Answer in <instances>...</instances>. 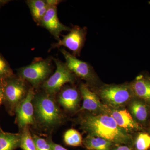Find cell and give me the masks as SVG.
<instances>
[{
	"mask_svg": "<svg viewBox=\"0 0 150 150\" xmlns=\"http://www.w3.org/2000/svg\"><path fill=\"white\" fill-rule=\"evenodd\" d=\"M149 4H150V1L149 2Z\"/></svg>",
	"mask_w": 150,
	"mask_h": 150,
	"instance_id": "cell-31",
	"label": "cell"
},
{
	"mask_svg": "<svg viewBox=\"0 0 150 150\" xmlns=\"http://www.w3.org/2000/svg\"><path fill=\"white\" fill-rule=\"evenodd\" d=\"M83 103L78 111H87L93 114H107L109 107L100 102L99 97L95 93L91 91L86 85L82 84L79 89Z\"/></svg>",
	"mask_w": 150,
	"mask_h": 150,
	"instance_id": "cell-11",
	"label": "cell"
},
{
	"mask_svg": "<svg viewBox=\"0 0 150 150\" xmlns=\"http://www.w3.org/2000/svg\"><path fill=\"white\" fill-rule=\"evenodd\" d=\"M4 101V91H3L2 81H0V107Z\"/></svg>",
	"mask_w": 150,
	"mask_h": 150,
	"instance_id": "cell-27",
	"label": "cell"
},
{
	"mask_svg": "<svg viewBox=\"0 0 150 150\" xmlns=\"http://www.w3.org/2000/svg\"><path fill=\"white\" fill-rule=\"evenodd\" d=\"M20 148L23 150H37L35 142L28 126L22 129Z\"/></svg>",
	"mask_w": 150,
	"mask_h": 150,
	"instance_id": "cell-20",
	"label": "cell"
},
{
	"mask_svg": "<svg viewBox=\"0 0 150 150\" xmlns=\"http://www.w3.org/2000/svg\"><path fill=\"white\" fill-rule=\"evenodd\" d=\"M83 144L88 150H112L115 145L100 137L89 134L84 139Z\"/></svg>",
	"mask_w": 150,
	"mask_h": 150,
	"instance_id": "cell-16",
	"label": "cell"
},
{
	"mask_svg": "<svg viewBox=\"0 0 150 150\" xmlns=\"http://www.w3.org/2000/svg\"><path fill=\"white\" fill-rule=\"evenodd\" d=\"M38 25L47 29L58 41L61 40L60 36L62 32L70 31L71 30L59 21L56 6H49Z\"/></svg>",
	"mask_w": 150,
	"mask_h": 150,
	"instance_id": "cell-10",
	"label": "cell"
},
{
	"mask_svg": "<svg viewBox=\"0 0 150 150\" xmlns=\"http://www.w3.org/2000/svg\"><path fill=\"white\" fill-rule=\"evenodd\" d=\"M46 1L48 6H57L62 1H59V0H46Z\"/></svg>",
	"mask_w": 150,
	"mask_h": 150,
	"instance_id": "cell-26",
	"label": "cell"
},
{
	"mask_svg": "<svg viewBox=\"0 0 150 150\" xmlns=\"http://www.w3.org/2000/svg\"><path fill=\"white\" fill-rule=\"evenodd\" d=\"M60 51L64 57L67 67L74 74L89 83L95 82L96 76L91 65L77 59L64 49H61Z\"/></svg>",
	"mask_w": 150,
	"mask_h": 150,
	"instance_id": "cell-8",
	"label": "cell"
},
{
	"mask_svg": "<svg viewBox=\"0 0 150 150\" xmlns=\"http://www.w3.org/2000/svg\"><path fill=\"white\" fill-rule=\"evenodd\" d=\"M35 93L33 88H30L28 93L15 110L16 115V122L20 129H24L35 123L33 99Z\"/></svg>",
	"mask_w": 150,
	"mask_h": 150,
	"instance_id": "cell-9",
	"label": "cell"
},
{
	"mask_svg": "<svg viewBox=\"0 0 150 150\" xmlns=\"http://www.w3.org/2000/svg\"><path fill=\"white\" fill-rule=\"evenodd\" d=\"M149 150H150V149Z\"/></svg>",
	"mask_w": 150,
	"mask_h": 150,
	"instance_id": "cell-32",
	"label": "cell"
},
{
	"mask_svg": "<svg viewBox=\"0 0 150 150\" xmlns=\"http://www.w3.org/2000/svg\"><path fill=\"white\" fill-rule=\"evenodd\" d=\"M9 1H7V0H0V8L5 5Z\"/></svg>",
	"mask_w": 150,
	"mask_h": 150,
	"instance_id": "cell-28",
	"label": "cell"
},
{
	"mask_svg": "<svg viewBox=\"0 0 150 150\" xmlns=\"http://www.w3.org/2000/svg\"><path fill=\"white\" fill-rule=\"evenodd\" d=\"M107 114L112 117L119 127L129 133L143 130V127L135 121L129 110L123 108H113L109 107Z\"/></svg>",
	"mask_w": 150,
	"mask_h": 150,
	"instance_id": "cell-12",
	"label": "cell"
},
{
	"mask_svg": "<svg viewBox=\"0 0 150 150\" xmlns=\"http://www.w3.org/2000/svg\"><path fill=\"white\" fill-rule=\"evenodd\" d=\"M129 84L135 97L150 106V76L139 75Z\"/></svg>",
	"mask_w": 150,
	"mask_h": 150,
	"instance_id": "cell-15",
	"label": "cell"
},
{
	"mask_svg": "<svg viewBox=\"0 0 150 150\" xmlns=\"http://www.w3.org/2000/svg\"><path fill=\"white\" fill-rule=\"evenodd\" d=\"M26 3L33 19L38 25L49 7L46 0H28Z\"/></svg>",
	"mask_w": 150,
	"mask_h": 150,
	"instance_id": "cell-18",
	"label": "cell"
},
{
	"mask_svg": "<svg viewBox=\"0 0 150 150\" xmlns=\"http://www.w3.org/2000/svg\"><path fill=\"white\" fill-rule=\"evenodd\" d=\"M52 60L53 58L39 59L28 66L19 68L17 69L18 76L36 88L42 85L52 72Z\"/></svg>",
	"mask_w": 150,
	"mask_h": 150,
	"instance_id": "cell-5",
	"label": "cell"
},
{
	"mask_svg": "<svg viewBox=\"0 0 150 150\" xmlns=\"http://www.w3.org/2000/svg\"><path fill=\"white\" fill-rule=\"evenodd\" d=\"M87 29L86 27L74 26L68 34L63 35L62 39L53 44L51 49L64 46L71 50L74 56H79L85 42Z\"/></svg>",
	"mask_w": 150,
	"mask_h": 150,
	"instance_id": "cell-7",
	"label": "cell"
},
{
	"mask_svg": "<svg viewBox=\"0 0 150 150\" xmlns=\"http://www.w3.org/2000/svg\"><path fill=\"white\" fill-rule=\"evenodd\" d=\"M81 96L80 90L75 87H65L59 92L58 101L66 110L74 111L79 107Z\"/></svg>",
	"mask_w": 150,
	"mask_h": 150,
	"instance_id": "cell-14",
	"label": "cell"
},
{
	"mask_svg": "<svg viewBox=\"0 0 150 150\" xmlns=\"http://www.w3.org/2000/svg\"><path fill=\"white\" fill-rule=\"evenodd\" d=\"M50 142L53 150H68L66 148L62 146L61 145L55 144L52 141H50Z\"/></svg>",
	"mask_w": 150,
	"mask_h": 150,
	"instance_id": "cell-25",
	"label": "cell"
},
{
	"mask_svg": "<svg viewBox=\"0 0 150 150\" xmlns=\"http://www.w3.org/2000/svg\"><path fill=\"white\" fill-rule=\"evenodd\" d=\"M64 139L66 145L71 146H81L83 142L80 133L74 129H69L65 132Z\"/></svg>",
	"mask_w": 150,
	"mask_h": 150,
	"instance_id": "cell-19",
	"label": "cell"
},
{
	"mask_svg": "<svg viewBox=\"0 0 150 150\" xmlns=\"http://www.w3.org/2000/svg\"><path fill=\"white\" fill-rule=\"evenodd\" d=\"M2 130L1 129V127H0V131H1Z\"/></svg>",
	"mask_w": 150,
	"mask_h": 150,
	"instance_id": "cell-30",
	"label": "cell"
},
{
	"mask_svg": "<svg viewBox=\"0 0 150 150\" xmlns=\"http://www.w3.org/2000/svg\"><path fill=\"white\" fill-rule=\"evenodd\" d=\"M80 122L82 129L89 135L100 137L115 145H133L130 133L119 127L108 114H87L81 117Z\"/></svg>",
	"mask_w": 150,
	"mask_h": 150,
	"instance_id": "cell-1",
	"label": "cell"
},
{
	"mask_svg": "<svg viewBox=\"0 0 150 150\" xmlns=\"http://www.w3.org/2000/svg\"><path fill=\"white\" fill-rule=\"evenodd\" d=\"M149 133L150 134V123L149 124Z\"/></svg>",
	"mask_w": 150,
	"mask_h": 150,
	"instance_id": "cell-29",
	"label": "cell"
},
{
	"mask_svg": "<svg viewBox=\"0 0 150 150\" xmlns=\"http://www.w3.org/2000/svg\"><path fill=\"white\" fill-rule=\"evenodd\" d=\"M98 95L105 105L113 108H123L135 98L129 84L103 86Z\"/></svg>",
	"mask_w": 150,
	"mask_h": 150,
	"instance_id": "cell-4",
	"label": "cell"
},
{
	"mask_svg": "<svg viewBox=\"0 0 150 150\" xmlns=\"http://www.w3.org/2000/svg\"><path fill=\"white\" fill-rule=\"evenodd\" d=\"M112 150H135L132 146L129 145H117Z\"/></svg>",
	"mask_w": 150,
	"mask_h": 150,
	"instance_id": "cell-24",
	"label": "cell"
},
{
	"mask_svg": "<svg viewBox=\"0 0 150 150\" xmlns=\"http://www.w3.org/2000/svg\"><path fill=\"white\" fill-rule=\"evenodd\" d=\"M2 85L3 103L10 115H14L17 106L25 98L30 88L25 81L15 75L3 81Z\"/></svg>",
	"mask_w": 150,
	"mask_h": 150,
	"instance_id": "cell-3",
	"label": "cell"
},
{
	"mask_svg": "<svg viewBox=\"0 0 150 150\" xmlns=\"http://www.w3.org/2000/svg\"><path fill=\"white\" fill-rule=\"evenodd\" d=\"M129 111L133 118L142 127L150 123V106L142 100L134 98L129 104Z\"/></svg>",
	"mask_w": 150,
	"mask_h": 150,
	"instance_id": "cell-13",
	"label": "cell"
},
{
	"mask_svg": "<svg viewBox=\"0 0 150 150\" xmlns=\"http://www.w3.org/2000/svg\"><path fill=\"white\" fill-rule=\"evenodd\" d=\"M33 104L35 121L42 128L53 129L62 123L63 113L54 96L44 91L35 93Z\"/></svg>",
	"mask_w": 150,
	"mask_h": 150,
	"instance_id": "cell-2",
	"label": "cell"
},
{
	"mask_svg": "<svg viewBox=\"0 0 150 150\" xmlns=\"http://www.w3.org/2000/svg\"><path fill=\"white\" fill-rule=\"evenodd\" d=\"M21 134L0 131V150H15L20 147Z\"/></svg>",
	"mask_w": 150,
	"mask_h": 150,
	"instance_id": "cell-17",
	"label": "cell"
},
{
	"mask_svg": "<svg viewBox=\"0 0 150 150\" xmlns=\"http://www.w3.org/2000/svg\"><path fill=\"white\" fill-rule=\"evenodd\" d=\"M8 62L0 53V81H3L14 76Z\"/></svg>",
	"mask_w": 150,
	"mask_h": 150,
	"instance_id": "cell-22",
	"label": "cell"
},
{
	"mask_svg": "<svg viewBox=\"0 0 150 150\" xmlns=\"http://www.w3.org/2000/svg\"><path fill=\"white\" fill-rule=\"evenodd\" d=\"M53 60L56 65V71L42 84V88L46 93L54 97L65 84L74 83L76 78L65 63L56 58Z\"/></svg>",
	"mask_w": 150,
	"mask_h": 150,
	"instance_id": "cell-6",
	"label": "cell"
},
{
	"mask_svg": "<svg viewBox=\"0 0 150 150\" xmlns=\"http://www.w3.org/2000/svg\"><path fill=\"white\" fill-rule=\"evenodd\" d=\"M133 146L135 150L150 149V134L144 132L139 133L133 142Z\"/></svg>",
	"mask_w": 150,
	"mask_h": 150,
	"instance_id": "cell-21",
	"label": "cell"
},
{
	"mask_svg": "<svg viewBox=\"0 0 150 150\" xmlns=\"http://www.w3.org/2000/svg\"><path fill=\"white\" fill-rule=\"evenodd\" d=\"M32 137L37 150H53L50 140L47 141L34 134H33Z\"/></svg>",
	"mask_w": 150,
	"mask_h": 150,
	"instance_id": "cell-23",
	"label": "cell"
}]
</instances>
